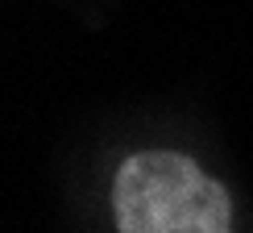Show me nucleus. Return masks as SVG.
<instances>
[{"label":"nucleus","instance_id":"obj_1","mask_svg":"<svg viewBox=\"0 0 253 233\" xmlns=\"http://www.w3.org/2000/svg\"><path fill=\"white\" fill-rule=\"evenodd\" d=\"M117 233H233L224 183L178 150L129 154L112 183Z\"/></svg>","mask_w":253,"mask_h":233}]
</instances>
